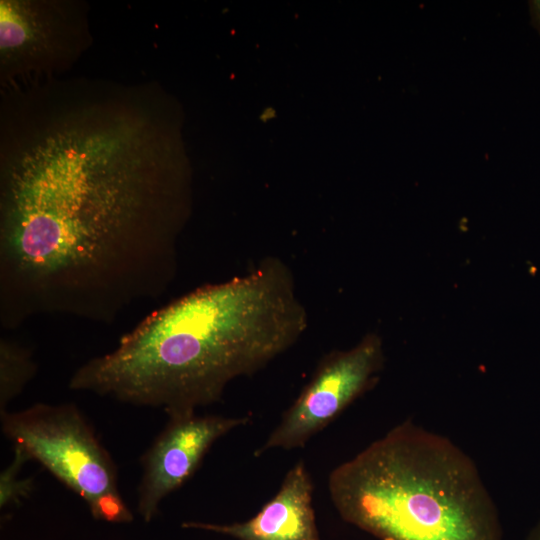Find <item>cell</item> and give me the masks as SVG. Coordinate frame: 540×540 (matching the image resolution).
<instances>
[{"mask_svg": "<svg viewBox=\"0 0 540 540\" xmlns=\"http://www.w3.org/2000/svg\"><path fill=\"white\" fill-rule=\"evenodd\" d=\"M187 215L155 117L93 109L43 128L1 170V327L44 314L110 324L162 296Z\"/></svg>", "mask_w": 540, "mask_h": 540, "instance_id": "6da1fadb", "label": "cell"}, {"mask_svg": "<svg viewBox=\"0 0 540 540\" xmlns=\"http://www.w3.org/2000/svg\"><path fill=\"white\" fill-rule=\"evenodd\" d=\"M308 321L292 270L269 256L155 310L115 349L77 368L69 388L162 408L169 417L195 413L295 345Z\"/></svg>", "mask_w": 540, "mask_h": 540, "instance_id": "7a4b0ae2", "label": "cell"}, {"mask_svg": "<svg viewBox=\"0 0 540 540\" xmlns=\"http://www.w3.org/2000/svg\"><path fill=\"white\" fill-rule=\"evenodd\" d=\"M328 489L344 521L380 540H503L474 461L411 421L338 465Z\"/></svg>", "mask_w": 540, "mask_h": 540, "instance_id": "3957f363", "label": "cell"}, {"mask_svg": "<svg viewBox=\"0 0 540 540\" xmlns=\"http://www.w3.org/2000/svg\"><path fill=\"white\" fill-rule=\"evenodd\" d=\"M2 431L14 447L40 462L88 505L118 491L115 465L75 405L38 403L1 414Z\"/></svg>", "mask_w": 540, "mask_h": 540, "instance_id": "277c9868", "label": "cell"}, {"mask_svg": "<svg viewBox=\"0 0 540 540\" xmlns=\"http://www.w3.org/2000/svg\"><path fill=\"white\" fill-rule=\"evenodd\" d=\"M383 364L382 340L375 333L350 349L327 354L256 455L273 448L303 447L376 384Z\"/></svg>", "mask_w": 540, "mask_h": 540, "instance_id": "5b68a950", "label": "cell"}, {"mask_svg": "<svg viewBox=\"0 0 540 540\" xmlns=\"http://www.w3.org/2000/svg\"><path fill=\"white\" fill-rule=\"evenodd\" d=\"M169 418L142 459L137 510L145 521L153 518L167 495L191 477L216 440L248 422L247 417L198 416L196 413Z\"/></svg>", "mask_w": 540, "mask_h": 540, "instance_id": "8992f818", "label": "cell"}, {"mask_svg": "<svg viewBox=\"0 0 540 540\" xmlns=\"http://www.w3.org/2000/svg\"><path fill=\"white\" fill-rule=\"evenodd\" d=\"M312 495L311 476L299 461L287 472L276 495L249 520L228 525L186 522L182 526L237 540H319Z\"/></svg>", "mask_w": 540, "mask_h": 540, "instance_id": "52a82bcc", "label": "cell"}, {"mask_svg": "<svg viewBox=\"0 0 540 540\" xmlns=\"http://www.w3.org/2000/svg\"><path fill=\"white\" fill-rule=\"evenodd\" d=\"M42 12L28 1H1L0 52L4 63L36 60L49 52L53 30Z\"/></svg>", "mask_w": 540, "mask_h": 540, "instance_id": "ba28073f", "label": "cell"}, {"mask_svg": "<svg viewBox=\"0 0 540 540\" xmlns=\"http://www.w3.org/2000/svg\"><path fill=\"white\" fill-rule=\"evenodd\" d=\"M37 365L31 351L12 339H0V411L6 407L35 376Z\"/></svg>", "mask_w": 540, "mask_h": 540, "instance_id": "9c48e42d", "label": "cell"}, {"mask_svg": "<svg viewBox=\"0 0 540 540\" xmlns=\"http://www.w3.org/2000/svg\"><path fill=\"white\" fill-rule=\"evenodd\" d=\"M30 458L20 448H14L12 462L1 472L0 475V506L18 504L28 497L34 489L33 480L20 478L21 467Z\"/></svg>", "mask_w": 540, "mask_h": 540, "instance_id": "30bf717a", "label": "cell"}, {"mask_svg": "<svg viewBox=\"0 0 540 540\" xmlns=\"http://www.w3.org/2000/svg\"><path fill=\"white\" fill-rule=\"evenodd\" d=\"M94 518L108 522H130L132 514L120 497L118 491L107 492L89 504Z\"/></svg>", "mask_w": 540, "mask_h": 540, "instance_id": "8fae6325", "label": "cell"}, {"mask_svg": "<svg viewBox=\"0 0 540 540\" xmlns=\"http://www.w3.org/2000/svg\"><path fill=\"white\" fill-rule=\"evenodd\" d=\"M530 14L532 22L535 28L540 33V0H533L529 2Z\"/></svg>", "mask_w": 540, "mask_h": 540, "instance_id": "7c38bea8", "label": "cell"}, {"mask_svg": "<svg viewBox=\"0 0 540 540\" xmlns=\"http://www.w3.org/2000/svg\"><path fill=\"white\" fill-rule=\"evenodd\" d=\"M526 540H540V517L529 531Z\"/></svg>", "mask_w": 540, "mask_h": 540, "instance_id": "4fadbf2b", "label": "cell"}]
</instances>
